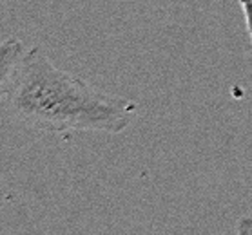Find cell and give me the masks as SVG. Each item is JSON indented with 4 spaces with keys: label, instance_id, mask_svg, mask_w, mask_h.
Here are the masks:
<instances>
[{
    "label": "cell",
    "instance_id": "3957f363",
    "mask_svg": "<svg viewBox=\"0 0 252 235\" xmlns=\"http://www.w3.org/2000/svg\"><path fill=\"white\" fill-rule=\"evenodd\" d=\"M236 234L238 235H252V217L251 215H243L238 221L236 226Z\"/></svg>",
    "mask_w": 252,
    "mask_h": 235
},
{
    "label": "cell",
    "instance_id": "6da1fadb",
    "mask_svg": "<svg viewBox=\"0 0 252 235\" xmlns=\"http://www.w3.org/2000/svg\"><path fill=\"white\" fill-rule=\"evenodd\" d=\"M0 98L13 120L49 134H120L136 110L132 102L94 91L78 76L58 69L42 49H29L17 38L0 49Z\"/></svg>",
    "mask_w": 252,
    "mask_h": 235
},
{
    "label": "cell",
    "instance_id": "7a4b0ae2",
    "mask_svg": "<svg viewBox=\"0 0 252 235\" xmlns=\"http://www.w3.org/2000/svg\"><path fill=\"white\" fill-rule=\"evenodd\" d=\"M240 6H241V11H243L245 27H247V33H249L251 46H252V0H240Z\"/></svg>",
    "mask_w": 252,
    "mask_h": 235
}]
</instances>
